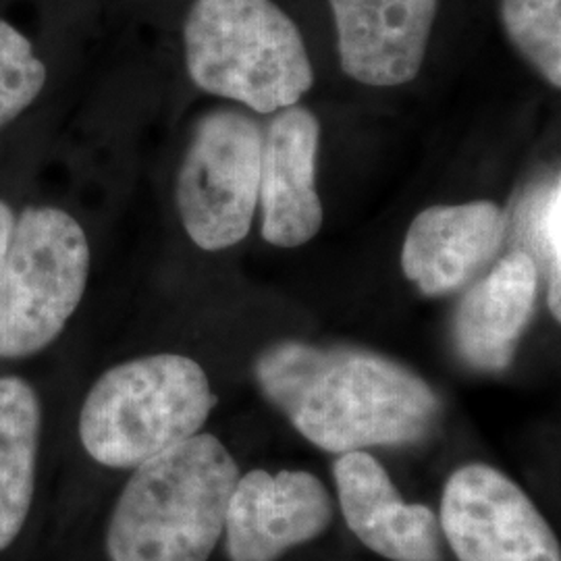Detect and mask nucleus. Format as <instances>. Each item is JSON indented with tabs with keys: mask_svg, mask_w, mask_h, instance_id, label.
I'll use <instances>...</instances> for the list:
<instances>
[{
	"mask_svg": "<svg viewBox=\"0 0 561 561\" xmlns=\"http://www.w3.org/2000/svg\"><path fill=\"white\" fill-rule=\"evenodd\" d=\"M537 291L533 259L520 250L503 256L458 304L451 333L461 360L482 373L505 370L533 321Z\"/></svg>",
	"mask_w": 561,
	"mask_h": 561,
	"instance_id": "13",
	"label": "nucleus"
},
{
	"mask_svg": "<svg viewBox=\"0 0 561 561\" xmlns=\"http://www.w3.org/2000/svg\"><path fill=\"white\" fill-rule=\"evenodd\" d=\"M333 520V500L314 474L252 470L233 489L225 537L231 561H277L314 541Z\"/></svg>",
	"mask_w": 561,
	"mask_h": 561,
	"instance_id": "8",
	"label": "nucleus"
},
{
	"mask_svg": "<svg viewBox=\"0 0 561 561\" xmlns=\"http://www.w3.org/2000/svg\"><path fill=\"white\" fill-rule=\"evenodd\" d=\"M42 405L21 377H0V551L20 537L36 486Z\"/></svg>",
	"mask_w": 561,
	"mask_h": 561,
	"instance_id": "14",
	"label": "nucleus"
},
{
	"mask_svg": "<svg viewBox=\"0 0 561 561\" xmlns=\"http://www.w3.org/2000/svg\"><path fill=\"white\" fill-rule=\"evenodd\" d=\"M183 48L202 92L264 115L298 104L314 85L301 32L273 0H196Z\"/></svg>",
	"mask_w": 561,
	"mask_h": 561,
	"instance_id": "3",
	"label": "nucleus"
},
{
	"mask_svg": "<svg viewBox=\"0 0 561 561\" xmlns=\"http://www.w3.org/2000/svg\"><path fill=\"white\" fill-rule=\"evenodd\" d=\"M88 275L80 222L57 206L21 210L0 268V358L21 360L53 345L83 300Z\"/></svg>",
	"mask_w": 561,
	"mask_h": 561,
	"instance_id": "5",
	"label": "nucleus"
},
{
	"mask_svg": "<svg viewBox=\"0 0 561 561\" xmlns=\"http://www.w3.org/2000/svg\"><path fill=\"white\" fill-rule=\"evenodd\" d=\"M13 227H15V215L7 202L0 201V268H2V262H4L7 250H9Z\"/></svg>",
	"mask_w": 561,
	"mask_h": 561,
	"instance_id": "18",
	"label": "nucleus"
},
{
	"mask_svg": "<svg viewBox=\"0 0 561 561\" xmlns=\"http://www.w3.org/2000/svg\"><path fill=\"white\" fill-rule=\"evenodd\" d=\"M217 396L201 364L154 354L108 368L88 391L80 439L106 468H138L201 433Z\"/></svg>",
	"mask_w": 561,
	"mask_h": 561,
	"instance_id": "4",
	"label": "nucleus"
},
{
	"mask_svg": "<svg viewBox=\"0 0 561 561\" xmlns=\"http://www.w3.org/2000/svg\"><path fill=\"white\" fill-rule=\"evenodd\" d=\"M46 65L42 62L32 42L0 20V129L21 117L46 85Z\"/></svg>",
	"mask_w": 561,
	"mask_h": 561,
	"instance_id": "17",
	"label": "nucleus"
},
{
	"mask_svg": "<svg viewBox=\"0 0 561 561\" xmlns=\"http://www.w3.org/2000/svg\"><path fill=\"white\" fill-rule=\"evenodd\" d=\"M240 468L198 433L134 468L106 533L111 561H208L225 533Z\"/></svg>",
	"mask_w": 561,
	"mask_h": 561,
	"instance_id": "2",
	"label": "nucleus"
},
{
	"mask_svg": "<svg viewBox=\"0 0 561 561\" xmlns=\"http://www.w3.org/2000/svg\"><path fill=\"white\" fill-rule=\"evenodd\" d=\"M502 25L549 85L561 88V0H502Z\"/></svg>",
	"mask_w": 561,
	"mask_h": 561,
	"instance_id": "15",
	"label": "nucleus"
},
{
	"mask_svg": "<svg viewBox=\"0 0 561 561\" xmlns=\"http://www.w3.org/2000/svg\"><path fill=\"white\" fill-rule=\"evenodd\" d=\"M439 526L460 561H561L553 528L503 472L468 463L443 489Z\"/></svg>",
	"mask_w": 561,
	"mask_h": 561,
	"instance_id": "7",
	"label": "nucleus"
},
{
	"mask_svg": "<svg viewBox=\"0 0 561 561\" xmlns=\"http://www.w3.org/2000/svg\"><path fill=\"white\" fill-rule=\"evenodd\" d=\"M254 377L301 437L340 456L424 442L442 419L428 382L360 347L280 341L259 354Z\"/></svg>",
	"mask_w": 561,
	"mask_h": 561,
	"instance_id": "1",
	"label": "nucleus"
},
{
	"mask_svg": "<svg viewBox=\"0 0 561 561\" xmlns=\"http://www.w3.org/2000/svg\"><path fill=\"white\" fill-rule=\"evenodd\" d=\"M321 123L304 106L277 111L262 134V238L277 248H298L322 227L317 187Z\"/></svg>",
	"mask_w": 561,
	"mask_h": 561,
	"instance_id": "9",
	"label": "nucleus"
},
{
	"mask_svg": "<svg viewBox=\"0 0 561 561\" xmlns=\"http://www.w3.org/2000/svg\"><path fill=\"white\" fill-rule=\"evenodd\" d=\"M505 231L507 217L495 202L431 206L405 233L403 275L424 296L456 294L497 256Z\"/></svg>",
	"mask_w": 561,
	"mask_h": 561,
	"instance_id": "11",
	"label": "nucleus"
},
{
	"mask_svg": "<svg viewBox=\"0 0 561 561\" xmlns=\"http://www.w3.org/2000/svg\"><path fill=\"white\" fill-rule=\"evenodd\" d=\"M333 474L343 518L368 549L393 561L443 560L442 526L433 510L401 502L396 484L370 454H341Z\"/></svg>",
	"mask_w": 561,
	"mask_h": 561,
	"instance_id": "12",
	"label": "nucleus"
},
{
	"mask_svg": "<svg viewBox=\"0 0 561 561\" xmlns=\"http://www.w3.org/2000/svg\"><path fill=\"white\" fill-rule=\"evenodd\" d=\"M329 4L347 78L396 88L421 73L439 0H329Z\"/></svg>",
	"mask_w": 561,
	"mask_h": 561,
	"instance_id": "10",
	"label": "nucleus"
},
{
	"mask_svg": "<svg viewBox=\"0 0 561 561\" xmlns=\"http://www.w3.org/2000/svg\"><path fill=\"white\" fill-rule=\"evenodd\" d=\"M262 129L248 115L219 108L194 129L178 175L185 233L208 252L245 240L259 208Z\"/></svg>",
	"mask_w": 561,
	"mask_h": 561,
	"instance_id": "6",
	"label": "nucleus"
},
{
	"mask_svg": "<svg viewBox=\"0 0 561 561\" xmlns=\"http://www.w3.org/2000/svg\"><path fill=\"white\" fill-rule=\"evenodd\" d=\"M522 240L537 268L547 275V304L561 321V187L560 178L533 192L520 208Z\"/></svg>",
	"mask_w": 561,
	"mask_h": 561,
	"instance_id": "16",
	"label": "nucleus"
}]
</instances>
